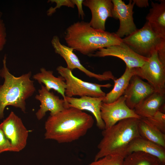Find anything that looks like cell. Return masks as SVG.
I'll return each mask as SVG.
<instances>
[{
  "mask_svg": "<svg viewBox=\"0 0 165 165\" xmlns=\"http://www.w3.org/2000/svg\"><path fill=\"white\" fill-rule=\"evenodd\" d=\"M136 152L150 155L161 163H165V148L141 137L134 139L130 143L126 151V155Z\"/></svg>",
  "mask_w": 165,
  "mask_h": 165,
  "instance_id": "cell-18",
  "label": "cell"
},
{
  "mask_svg": "<svg viewBox=\"0 0 165 165\" xmlns=\"http://www.w3.org/2000/svg\"><path fill=\"white\" fill-rule=\"evenodd\" d=\"M104 97L85 96L77 98L66 96L65 100L68 108L73 107L91 112L95 118L97 127L103 130L105 129V126L101 117V107Z\"/></svg>",
  "mask_w": 165,
  "mask_h": 165,
  "instance_id": "cell-16",
  "label": "cell"
},
{
  "mask_svg": "<svg viewBox=\"0 0 165 165\" xmlns=\"http://www.w3.org/2000/svg\"><path fill=\"white\" fill-rule=\"evenodd\" d=\"M135 75L146 80L155 92L165 94V66L154 53L141 67L134 68Z\"/></svg>",
  "mask_w": 165,
  "mask_h": 165,
  "instance_id": "cell-7",
  "label": "cell"
},
{
  "mask_svg": "<svg viewBox=\"0 0 165 165\" xmlns=\"http://www.w3.org/2000/svg\"><path fill=\"white\" fill-rule=\"evenodd\" d=\"M6 28L3 20L0 19V52L2 50L6 42Z\"/></svg>",
  "mask_w": 165,
  "mask_h": 165,
  "instance_id": "cell-28",
  "label": "cell"
},
{
  "mask_svg": "<svg viewBox=\"0 0 165 165\" xmlns=\"http://www.w3.org/2000/svg\"><path fill=\"white\" fill-rule=\"evenodd\" d=\"M155 92L152 86L136 75L131 78L123 95L125 102L130 109L134 110L143 100Z\"/></svg>",
  "mask_w": 165,
  "mask_h": 165,
  "instance_id": "cell-14",
  "label": "cell"
},
{
  "mask_svg": "<svg viewBox=\"0 0 165 165\" xmlns=\"http://www.w3.org/2000/svg\"><path fill=\"white\" fill-rule=\"evenodd\" d=\"M57 70L65 81L66 86L65 94L67 97L76 96L105 97L106 94L101 88H108L112 86L110 83L102 85L83 81L74 76L71 70L62 66H58Z\"/></svg>",
  "mask_w": 165,
  "mask_h": 165,
  "instance_id": "cell-6",
  "label": "cell"
},
{
  "mask_svg": "<svg viewBox=\"0 0 165 165\" xmlns=\"http://www.w3.org/2000/svg\"><path fill=\"white\" fill-rule=\"evenodd\" d=\"M38 91V94L35 96V98L40 103V108L35 113L38 120L42 119L48 111L50 112V116H53L67 108L63 99H60L48 90L42 84Z\"/></svg>",
  "mask_w": 165,
  "mask_h": 165,
  "instance_id": "cell-15",
  "label": "cell"
},
{
  "mask_svg": "<svg viewBox=\"0 0 165 165\" xmlns=\"http://www.w3.org/2000/svg\"><path fill=\"white\" fill-rule=\"evenodd\" d=\"M7 151L12 152L11 144L5 135L0 124V154Z\"/></svg>",
  "mask_w": 165,
  "mask_h": 165,
  "instance_id": "cell-27",
  "label": "cell"
},
{
  "mask_svg": "<svg viewBox=\"0 0 165 165\" xmlns=\"http://www.w3.org/2000/svg\"><path fill=\"white\" fill-rule=\"evenodd\" d=\"M139 119L136 118L125 119L103 130L102 138L97 145L98 151L94 160L110 155L125 158L130 143L134 139L141 137L138 130Z\"/></svg>",
  "mask_w": 165,
  "mask_h": 165,
  "instance_id": "cell-4",
  "label": "cell"
},
{
  "mask_svg": "<svg viewBox=\"0 0 165 165\" xmlns=\"http://www.w3.org/2000/svg\"><path fill=\"white\" fill-rule=\"evenodd\" d=\"M33 78L39 84H43L49 91L53 89L60 94L67 107L65 94L66 85L65 80L62 77L60 76L56 77L53 75L52 71L47 70L45 68H42L40 69V72L33 75Z\"/></svg>",
  "mask_w": 165,
  "mask_h": 165,
  "instance_id": "cell-19",
  "label": "cell"
},
{
  "mask_svg": "<svg viewBox=\"0 0 165 165\" xmlns=\"http://www.w3.org/2000/svg\"><path fill=\"white\" fill-rule=\"evenodd\" d=\"M147 119L152 124L162 132L165 134V113L160 111H158L152 117Z\"/></svg>",
  "mask_w": 165,
  "mask_h": 165,
  "instance_id": "cell-25",
  "label": "cell"
},
{
  "mask_svg": "<svg viewBox=\"0 0 165 165\" xmlns=\"http://www.w3.org/2000/svg\"><path fill=\"white\" fill-rule=\"evenodd\" d=\"M72 2L77 7L79 16L81 17L82 19H83L85 14L82 7L83 0H72Z\"/></svg>",
  "mask_w": 165,
  "mask_h": 165,
  "instance_id": "cell-29",
  "label": "cell"
},
{
  "mask_svg": "<svg viewBox=\"0 0 165 165\" xmlns=\"http://www.w3.org/2000/svg\"><path fill=\"white\" fill-rule=\"evenodd\" d=\"M82 4L90 10L92 17L89 23L94 28L105 31L106 21L112 17L113 4L111 0H85Z\"/></svg>",
  "mask_w": 165,
  "mask_h": 165,
  "instance_id": "cell-13",
  "label": "cell"
},
{
  "mask_svg": "<svg viewBox=\"0 0 165 165\" xmlns=\"http://www.w3.org/2000/svg\"><path fill=\"white\" fill-rule=\"evenodd\" d=\"M113 8L112 17L119 19V28L116 33L119 37L127 36L135 31L138 29L134 21L133 9L135 5L131 0L126 4L122 0H112Z\"/></svg>",
  "mask_w": 165,
  "mask_h": 165,
  "instance_id": "cell-12",
  "label": "cell"
},
{
  "mask_svg": "<svg viewBox=\"0 0 165 165\" xmlns=\"http://www.w3.org/2000/svg\"><path fill=\"white\" fill-rule=\"evenodd\" d=\"M160 165H165V163H161Z\"/></svg>",
  "mask_w": 165,
  "mask_h": 165,
  "instance_id": "cell-31",
  "label": "cell"
},
{
  "mask_svg": "<svg viewBox=\"0 0 165 165\" xmlns=\"http://www.w3.org/2000/svg\"><path fill=\"white\" fill-rule=\"evenodd\" d=\"M125 100V96L123 95L113 102H102L101 107V115L105 124V129L110 127L125 119L141 118L133 110L127 106Z\"/></svg>",
  "mask_w": 165,
  "mask_h": 165,
  "instance_id": "cell-10",
  "label": "cell"
},
{
  "mask_svg": "<svg viewBox=\"0 0 165 165\" xmlns=\"http://www.w3.org/2000/svg\"><path fill=\"white\" fill-rule=\"evenodd\" d=\"M137 6L139 7H146L148 6L149 3L147 0H132Z\"/></svg>",
  "mask_w": 165,
  "mask_h": 165,
  "instance_id": "cell-30",
  "label": "cell"
},
{
  "mask_svg": "<svg viewBox=\"0 0 165 165\" xmlns=\"http://www.w3.org/2000/svg\"><path fill=\"white\" fill-rule=\"evenodd\" d=\"M138 130L141 137L165 148V134L152 124L147 118L139 119Z\"/></svg>",
  "mask_w": 165,
  "mask_h": 165,
  "instance_id": "cell-22",
  "label": "cell"
},
{
  "mask_svg": "<svg viewBox=\"0 0 165 165\" xmlns=\"http://www.w3.org/2000/svg\"><path fill=\"white\" fill-rule=\"evenodd\" d=\"M0 124L10 142L12 152H19L23 150L27 145L29 131L21 118L11 111Z\"/></svg>",
  "mask_w": 165,
  "mask_h": 165,
  "instance_id": "cell-8",
  "label": "cell"
},
{
  "mask_svg": "<svg viewBox=\"0 0 165 165\" xmlns=\"http://www.w3.org/2000/svg\"><path fill=\"white\" fill-rule=\"evenodd\" d=\"M161 163L157 158L152 156L141 152H136L125 157L123 165H160Z\"/></svg>",
  "mask_w": 165,
  "mask_h": 165,
  "instance_id": "cell-23",
  "label": "cell"
},
{
  "mask_svg": "<svg viewBox=\"0 0 165 165\" xmlns=\"http://www.w3.org/2000/svg\"><path fill=\"white\" fill-rule=\"evenodd\" d=\"M48 2L55 3L56 6L54 7H51L47 11L48 16H51L56 11L57 9L60 8L62 6H66L69 7L74 8L75 5L72 0H49Z\"/></svg>",
  "mask_w": 165,
  "mask_h": 165,
  "instance_id": "cell-26",
  "label": "cell"
},
{
  "mask_svg": "<svg viewBox=\"0 0 165 165\" xmlns=\"http://www.w3.org/2000/svg\"><path fill=\"white\" fill-rule=\"evenodd\" d=\"M165 94L154 92L148 96L133 110L141 118H148L158 111L165 113Z\"/></svg>",
  "mask_w": 165,
  "mask_h": 165,
  "instance_id": "cell-17",
  "label": "cell"
},
{
  "mask_svg": "<svg viewBox=\"0 0 165 165\" xmlns=\"http://www.w3.org/2000/svg\"><path fill=\"white\" fill-rule=\"evenodd\" d=\"M91 116L73 107L65 108L48 117L45 124V138L60 143H70L84 136L93 127Z\"/></svg>",
  "mask_w": 165,
  "mask_h": 165,
  "instance_id": "cell-1",
  "label": "cell"
},
{
  "mask_svg": "<svg viewBox=\"0 0 165 165\" xmlns=\"http://www.w3.org/2000/svg\"><path fill=\"white\" fill-rule=\"evenodd\" d=\"M124 157L118 155H108L94 161L88 165H123Z\"/></svg>",
  "mask_w": 165,
  "mask_h": 165,
  "instance_id": "cell-24",
  "label": "cell"
},
{
  "mask_svg": "<svg viewBox=\"0 0 165 165\" xmlns=\"http://www.w3.org/2000/svg\"><path fill=\"white\" fill-rule=\"evenodd\" d=\"M113 56L121 59L129 68L141 67L148 58L142 56L123 42L98 50L90 57H104Z\"/></svg>",
  "mask_w": 165,
  "mask_h": 165,
  "instance_id": "cell-11",
  "label": "cell"
},
{
  "mask_svg": "<svg viewBox=\"0 0 165 165\" xmlns=\"http://www.w3.org/2000/svg\"><path fill=\"white\" fill-rule=\"evenodd\" d=\"M7 56L2 60L0 76L4 79L0 85V119L4 117L6 107L12 106L18 108L24 113L26 111V100L35 91L34 81L31 79V71L19 77H15L9 72L6 65Z\"/></svg>",
  "mask_w": 165,
  "mask_h": 165,
  "instance_id": "cell-3",
  "label": "cell"
},
{
  "mask_svg": "<svg viewBox=\"0 0 165 165\" xmlns=\"http://www.w3.org/2000/svg\"><path fill=\"white\" fill-rule=\"evenodd\" d=\"M159 2L151 1V8L146 19L154 31L165 38V0H161Z\"/></svg>",
  "mask_w": 165,
  "mask_h": 165,
  "instance_id": "cell-20",
  "label": "cell"
},
{
  "mask_svg": "<svg viewBox=\"0 0 165 165\" xmlns=\"http://www.w3.org/2000/svg\"><path fill=\"white\" fill-rule=\"evenodd\" d=\"M68 46L82 54L90 56L98 50L117 45L122 38L116 33L97 29L83 21L69 26L64 33Z\"/></svg>",
  "mask_w": 165,
  "mask_h": 165,
  "instance_id": "cell-2",
  "label": "cell"
},
{
  "mask_svg": "<svg viewBox=\"0 0 165 165\" xmlns=\"http://www.w3.org/2000/svg\"><path fill=\"white\" fill-rule=\"evenodd\" d=\"M51 43L55 53L64 58L67 64V68L68 69L72 71L78 69L89 77L95 78L99 81L114 79V76L110 71L105 72L102 74H97L86 69L81 63L78 57L73 52L74 50L62 44L57 36L53 37Z\"/></svg>",
  "mask_w": 165,
  "mask_h": 165,
  "instance_id": "cell-9",
  "label": "cell"
},
{
  "mask_svg": "<svg viewBox=\"0 0 165 165\" xmlns=\"http://www.w3.org/2000/svg\"><path fill=\"white\" fill-rule=\"evenodd\" d=\"M135 74L134 68L126 67L122 75L119 78L114 80V84L113 88L106 94L102 102L105 103H111L123 95L131 78Z\"/></svg>",
  "mask_w": 165,
  "mask_h": 165,
  "instance_id": "cell-21",
  "label": "cell"
},
{
  "mask_svg": "<svg viewBox=\"0 0 165 165\" xmlns=\"http://www.w3.org/2000/svg\"><path fill=\"white\" fill-rule=\"evenodd\" d=\"M122 40L137 53L146 58L155 52L165 50V38L154 31L147 21L142 28Z\"/></svg>",
  "mask_w": 165,
  "mask_h": 165,
  "instance_id": "cell-5",
  "label": "cell"
}]
</instances>
